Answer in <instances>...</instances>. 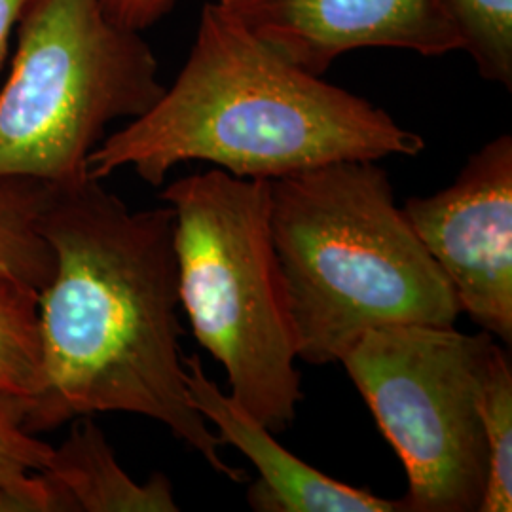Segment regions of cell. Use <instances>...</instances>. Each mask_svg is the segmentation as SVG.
<instances>
[{"label":"cell","instance_id":"obj_1","mask_svg":"<svg viewBox=\"0 0 512 512\" xmlns=\"http://www.w3.org/2000/svg\"><path fill=\"white\" fill-rule=\"evenodd\" d=\"M40 234L54 274L38 294L42 385L31 433L105 412L145 416L196 450L217 475L245 482L190 404L171 205L131 211L101 181L50 184Z\"/></svg>","mask_w":512,"mask_h":512},{"label":"cell","instance_id":"obj_2","mask_svg":"<svg viewBox=\"0 0 512 512\" xmlns=\"http://www.w3.org/2000/svg\"><path fill=\"white\" fill-rule=\"evenodd\" d=\"M425 141L384 109L308 73L207 2L183 71L162 97L101 141L88 177L133 169L162 186L173 167L209 162L274 181L319 165L418 156Z\"/></svg>","mask_w":512,"mask_h":512},{"label":"cell","instance_id":"obj_3","mask_svg":"<svg viewBox=\"0 0 512 512\" xmlns=\"http://www.w3.org/2000/svg\"><path fill=\"white\" fill-rule=\"evenodd\" d=\"M270 236L296 357L338 363L366 330L456 327L458 300L372 160L270 181Z\"/></svg>","mask_w":512,"mask_h":512},{"label":"cell","instance_id":"obj_4","mask_svg":"<svg viewBox=\"0 0 512 512\" xmlns=\"http://www.w3.org/2000/svg\"><path fill=\"white\" fill-rule=\"evenodd\" d=\"M160 198L175 213L179 300L196 340L226 370L230 397L285 431L304 395L270 236V181L215 167Z\"/></svg>","mask_w":512,"mask_h":512},{"label":"cell","instance_id":"obj_5","mask_svg":"<svg viewBox=\"0 0 512 512\" xmlns=\"http://www.w3.org/2000/svg\"><path fill=\"white\" fill-rule=\"evenodd\" d=\"M16 31L0 88V181H80L110 124L162 97L158 59L101 0H25Z\"/></svg>","mask_w":512,"mask_h":512},{"label":"cell","instance_id":"obj_6","mask_svg":"<svg viewBox=\"0 0 512 512\" xmlns=\"http://www.w3.org/2000/svg\"><path fill=\"white\" fill-rule=\"evenodd\" d=\"M495 344L484 330L391 325L366 330L340 357L403 461V512H480L490 469L480 393Z\"/></svg>","mask_w":512,"mask_h":512},{"label":"cell","instance_id":"obj_7","mask_svg":"<svg viewBox=\"0 0 512 512\" xmlns=\"http://www.w3.org/2000/svg\"><path fill=\"white\" fill-rule=\"evenodd\" d=\"M404 217L452 285L459 311L512 342V137L473 154L456 181L410 198Z\"/></svg>","mask_w":512,"mask_h":512},{"label":"cell","instance_id":"obj_8","mask_svg":"<svg viewBox=\"0 0 512 512\" xmlns=\"http://www.w3.org/2000/svg\"><path fill=\"white\" fill-rule=\"evenodd\" d=\"M275 54L323 76L353 50H461L446 0H217Z\"/></svg>","mask_w":512,"mask_h":512},{"label":"cell","instance_id":"obj_9","mask_svg":"<svg viewBox=\"0 0 512 512\" xmlns=\"http://www.w3.org/2000/svg\"><path fill=\"white\" fill-rule=\"evenodd\" d=\"M190 404L217 427L230 444L255 465L258 478L247 490V503L258 512H403L391 501L313 469L285 450L266 425L253 418L203 370L200 355H184Z\"/></svg>","mask_w":512,"mask_h":512},{"label":"cell","instance_id":"obj_10","mask_svg":"<svg viewBox=\"0 0 512 512\" xmlns=\"http://www.w3.org/2000/svg\"><path fill=\"white\" fill-rule=\"evenodd\" d=\"M63 512H177L173 484L154 473L139 484L120 467L114 450L92 418L74 420L44 473Z\"/></svg>","mask_w":512,"mask_h":512},{"label":"cell","instance_id":"obj_11","mask_svg":"<svg viewBox=\"0 0 512 512\" xmlns=\"http://www.w3.org/2000/svg\"><path fill=\"white\" fill-rule=\"evenodd\" d=\"M33 285L0 270V395L25 406L42 385V332Z\"/></svg>","mask_w":512,"mask_h":512},{"label":"cell","instance_id":"obj_12","mask_svg":"<svg viewBox=\"0 0 512 512\" xmlns=\"http://www.w3.org/2000/svg\"><path fill=\"white\" fill-rule=\"evenodd\" d=\"M50 184L35 179L0 181V270L38 291L54 274V253L38 226Z\"/></svg>","mask_w":512,"mask_h":512},{"label":"cell","instance_id":"obj_13","mask_svg":"<svg viewBox=\"0 0 512 512\" xmlns=\"http://www.w3.org/2000/svg\"><path fill=\"white\" fill-rule=\"evenodd\" d=\"M480 416L488 446V484L480 512L512 511V365L495 344L484 368Z\"/></svg>","mask_w":512,"mask_h":512},{"label":"cell","instance_id":"obj_14","mask_svg":"<svg viewBox=\"0 0 512 512\" xmlns=\"http://www.w3.org/2000/svg\"><path fill=\"white\" fill-rule=\"evenodd\" d=\"M446 6L478 74L511 90L512 0H446Z\"/></svg>","mask_w":512,"mask_h":512},{"label":"cell","instance_id":"obj_15","mask_svg":"<svg viewBox=\"0 0 512 512\" xmlns=\"http://www.w3.org/2000/svg\"><path fill=\"white\" fill-rule=\"evenodd\" d=\"M23 401L0 395V486L29 488L52 461L54 446L25 425Z\"/></svg>","mask_w":512,"mask_h":512},{"label":"cell","instance_id":"obj_16","mask_svg":"<svg viewBox=\"0 0 512 512\" xmlns=\"http://www.w3.org/2000/svg\"><path fill=\"white\" fill-rule=\"evenodd\" d=\"M0 512H63V505L52 484L40 475L29 488L0 486Z\"/></svg>","mask_w":512,"mask_h":512},{"label":"cell","instance_id":"obj_17","mask_svg":"<svg viewBox=\"0 0 512 512\" xmlns=\"http://www.w3.org/2000/svg\"><path fill=\"white\" fill-rule=\"evenodd\" d=\"M107 14L120 25L145 31L150 25L164 19L177 0H101Z\"/></svg>","mask_w":512,"mask_h":512},{"label":"cell","instance_id":"obj_18","mask_svg":"<svg viewBox=\"0 0 512 512\" xmlns=\"http://www.w3.org/2000/svg\"><path fill=\"white\" fill-rule=\"evenodd\" d=\"M25 0H0V71L4 67L10 37L16 31Z\"/></svg>","mask_w":512,"mask_h":512}]
</instances>
